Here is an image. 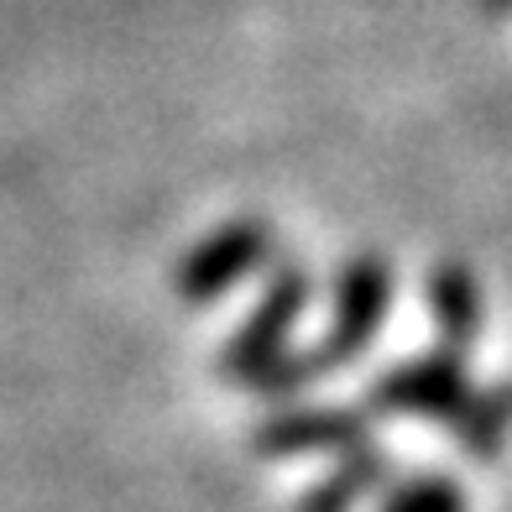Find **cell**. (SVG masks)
Instances as JSON below:
<instances>
[{"instance_id":"1","label":"cell","mask_w":512,"mask_h":512,"mask_svg":"<svg viewBox=\"0 0 512 512\" xmlns=\"http://www.w3.org/2000/svg\"><path fill=\"white\" fill-rule=\"evenodd\" d=\"M387 309H392V267L382 256H351L335 277V314H330V330H324L319 345H309V356L324 371H340L366 356V345L377 340V330L387 324Z\"/></svg>"},{"instance_id":"2","label":"cell","mask_w":512,"mask_h":512,"mask_svg":"<svg viewBox=\"0 0 512 512\" xmlns=\"http://www.w3.org/2000/svg\"><path fill=\"white\" fill-rule=\"evenodd\" d=\"M309 298H314V277L304 267H293V262L277 267L267 277L262 298H256V309L246 314V324L230 335V345L220 351V371H225V377L246 387L272 356H283L293 324L304 319V309H309Z\"/></svg>"},{"instance_id":"3","label":"cell","mask_w":512,"mask_h":512,"mask_svg":"<svg viewBox=\"0 0 512 512\" xmlns=\"http://www.w3.org/2000/svg\"><path fill=\"white\" fill-rule=\"evenodd\" d=\"M272 246H277V236H272L267 220H251V215L230 220L183 256L178 272H173V288H178L183 304H215L220 293H230L246 272H256L267 262Z\"/></svg>"},{"instance_id":"4","label":"cell","mask_w":512,"mask_h":512,"mask_svg":"<svg viewBox=\"0 0 512 512\" xmlns=\"http://www.w3.org/2000/svg\"><path fill=\"white\" fill-rule=\"evenodd\" d=\"M465 392H471V377H465V356L455 351H424L413 361H398L371 377L366 403L377 413H408V418H450Z\"/></svg>"},{"instance_id":"5","label":"cell","mask_w":512,"mask_h":512,"mask_svg":"<svg viewBox=\"0 0 512 512\" xmlns=\"http://www.w3.org/2000/svg\"><path fill=\"white\" fill-rule=\"evenodd\" d=\"M371 439V413L366 408H293L267 418L251 434V450L267 460H288V455H314V450H356Z\"/></svg>"},{"instance_id":"6","label":"cell","mask_w":512,"mask_h":512,"mask_svg":"<svg viewBox=\"0 0 512 512\" xmlns=\"http://www.w3.org/2000/svg\"><path fill=\"white\" fill-rule=\"evenodd\" d=\"M392 455L382 450V445H356V450H345L340 455V465L324 481H314L304 497H298V507L293 512H356V502L361 497H371V492H382V486L392 481Z\"/></svg>"},{"instance_id":"7","label":"cell","mask_w":512,"mask_h":512,"mask_svg":"<svg viewBox=\"0 0 512 512\" xmlns=\"http://www.w3.org/2000/svg\"><path fill=\"white\" fill-rule=\"evenodd\" d=\"M429 314L439 324V340H445V351L465 356L471 351V340L481 335V283L476 272L465 262H439L429 272Z\"/></svg>"},{"instance_id":"8","label":"cell","mask_w":512,"mask_h":512,"mask_svg":"<svg viewBox=\"0 0 512 512\" xmlns=\"http://www.w3.org/2000/svg\"><path fill=\"white\" fill-rule=\"evenodd\" d=\"M450 429H455V445L471 450V455H497L502 445V429H507V382L492 387H471L465 403L450 413Z\"/></svg>"},{"instance_id":"9","label":"cell","mask_w":512,"mask_h":512,"mask_svg":"<svg viewBox=\"0 0 512 512\" xmlns=\"http://www.w3.org/2000/svg\"><path fill=\"white\" fill-rule=\"evenodd\" d=\"M377 512H465V497L450 476L418 471V476H392L382 486Z\"/></svg>"},{"instance_id":"10","label":"cell","mask_w":512,"mask_h":512,"mask_svg":"<svg viewBox=\"0 0 512 512\" xmlns=\"http://www.w3.org/2000/svg\"><path fill=\"white\" fill-rule=\"evenodd\" d=\"M486 11H507V0H486Z\"/></svg>"}]
</instances>
